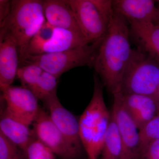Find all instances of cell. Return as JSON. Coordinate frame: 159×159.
I'll list each match as a JSON object with an SVG mask.
<instances>
[{"label": "cell", "mask_w": 159, "mask_h": 159, "mask_svg": "<svg viewBox=\"0 0 159 159\" xmlns=\"http://www.w3.org/2000/svg\"><path fill=\"white\" fill-rule=\"evenodd\" d=\"M43 70L34 64L25 65L19 67L16 77L19 80L22 86L31 90L39 79Z\"/></svg>", "instance_id": "44dd1931"}, {"label": "cell", "mask_w": 159, "mask_h": 159, "mask_svg": "<svg viewBox=\"0 0 159 159\" xmlns=\"http://www.w3.org/2000/svg\"><path fill=\"white\" fill-rule=\"evenodd\" d=\"M55 126L74 147L84 150L80 136L79 119L61 103L56 95L43 101Z\"/></svg>", "instance_id": "30bf717a"}, {"label": "cell", "mask_w": 159, "mask_h": 159, "mask_svg": "<svg viewBox=\"0 0 159 159\" xmlns=\"http://www.w3.org/2000/svg\"><path fill=\"white\" fill-rule=\"evenodd\" d=\"M33 132L43 142L61 159H80L83 152L74 147L51 120L48 113L41 110L33 123Z\"/></svg>", "instance_id": "52a82bcc"}, {"label": "cell", "mask_w": 159, "mask_h": 159, "mask_svg": "<svg viewBox=\"0 0 159 159\" xmlns=\"http://www.w3.org/2000/svg\"><path fill=\"white\" fill-rule=\"evenodd\" d=\"M88 44L89 43H87L82 34L55 28L52 37L40 49L37 55L66 51Z\"/></svg>", "instance_id": "e0dca14e"}, {"label": "cell", "mask_w": 159, "mask_h": 159, "mask_svg": "<svg viewBox=\"0 0 159 159\" xmlns=\"http://www.w3.org/2000/svg\"><path fill=\"white\" fill-rule=\"evenodd\" d=\"M103 84L94 75L93 97L79 119L80 136L88 159H98L110 123L111 112L103 97Z\"/></svg>", "instance_id": "7a4b0ae2"}, {"label": "cell", "mask_w": 159, "mask_h": 159, "mask_svg": "<svg viewBox=\"0 0 159 159\" xmlns=\"http://www.w3.org/2000/svg\"><path fill=\"white\" fill-rule=\"evenodd\" d=\"M128 24L125 18L114 11L93 66L103 85L113 95L121 91L122 77L132 51Z\"/></svg>", "instance_id": "6da1fadb"}, {"label": "cell", "mask_w": 159, "mask_h": 159, "mask_svg": "<svg viewBox=\"0 0 159 159\" xmlns=\"http://www.w3.org/2000/svg\"><path fill=\"white\" fill-rule=\"evenodd\" d=\"M122 151V142L119 130L111 113L110 123L98 159H121Z\"/></svg>", "instance_id": "ac0fdd59"}, {"label": "cell", "mask_w": 159, "mask_h": 159, "mask_svg": "<svg viewBox=\"0 0 159 159\" xmlns=\"http://www.w3.org/2000/svg\"><path fill=\"white\" fill-rule=\"evenodd\" d=\"M30 126L2 111L0 118V134L23 152L35 137Z\"/></svg>", "instance_id": "2e32d148"}, {"label": "cell", "mask_w": 159, "mask_h": 159, "mask_svg": "<svg viewBox=\"0 0 159 159\" xmlns=\"http://www.w3.org/2000/svg\"><path fill=\"white\" fill-rule=\"evenodd\" d=\"M43 11L46 21L54 28L82 34L74 12L66 0L43 1Z\"/></svg>", "instance_id": "9a60e30c"}, {"label": "cell", "mask_w": 159, "mask_h": 159, "mask_svg": "<svg viewBox=\"0 0 159 159\" xmlns=\"http://www.w3.org/2000/svg\"><path fill=\"white\" fill-rule=\"evenodd\" d=\"M152 0H112L114 11L129 22H154L158 8Z\"/></svg>", "instance_id": "5bb4252c"}, {"label": "cell", "mask_w": 159, "mask_h": 159, "mask_svg": "<svg viewBox=\"0 0 159 159\" xmlns=\"http://www.w3.org/2000/svg\"><path fill=\"white\" fill-rule=\"evenodd\" d=\"M121 94L125 110L139 130L159 114L157 104L153 97L121 93Z\"/></svg>", "instance_id": "7c38bea8"}, {"label": "cell", "mask_w": 159, "mask_h": 159, "mask_svg": "<svg viewBox=\"0 0 159 159\" xmlns=\"http://www.w3.org/2000/svg\"><path fill=\"white\" fill-rule=\"evenodd\" d=\"M102 39L66 51L26 56L21 66L34 64L58 79L67 71L77 67H93Z\"/></svg>", "instance_id": "5b68a950"}, {"label": "cell", "mask_w": 159, "mask_h": 159, "mask_svg": "<svg viewBox=\"0 0 159 159\" xmlns=\"http://www.w3.org/2000/svg\"><path fill=\"white\" fill-rule=\"evenodd\" d=\"M0 159H26L21 149L0 134Z\"/></svg>", "instance_id": "603a6c76"}, {"label": "cell", "mask_w": 159, "mask_h": 159, "mask_svg": "<svg viewBox=\"0 0 159 159\" xmlns=\"http://www.w3.org/2000/svg\"><path fill=\"white\" fill-rule=\"evenodd\" d=\"M154 97L156 101L157 104L159 113V83L157 88L156 92Z\"/></svg>", "instance_id": "484cf974"}, {"label": "cell", "mask_w": 159, "mask_h": 159, "mask_svg": "<svg viewBox=\"0 0 159 159\" xmlns=\"http://www.w3.org/2000/svg\"><path fill=\"white\" fill-rule=\"evenodd\" d=\"M159 139V113L139 130L140 156L151 143Z\"/></svg>", "instance_id": "ffe728a7"}, {"label": "cell", "mask_w": 159, "mask_h": 159, "mask_svg": "<svg viewBox=\"0 0 159 159\" xmlns=\"http://www.w3.org/2000/svg\"><path fill=\"white\" fill-rule=\"evenodd\" d=\"M159 83V63L139 49H133L122 77L120 92L154 97Z\"/></svg>", "instance_id": "277c9868"}, {"label": "cell", "mask_w": 159, "mask_h": 159, "mask_svg": "<svg viewBox=\"0 0 159 159\" xmlns=\"http://www.w3.org/2000/svg\"><path fill=\"white\" fill-rule=\"evenodd\" d=\"M26 159H55L56 156L44 144L34 137L24 150Z\"/></svg>", "instance_id": "7402d4cb"}, {"label": "cell", "mask_w": 159, "mask_h": 159, "mask_svg": "<svg viewBox=\"0 0 159 159\" xmlns=\"http://www.w3.org/2000/svg\"><path fill=\"white\" fill-rule=\"evenodd\" d=\"M19 66L17 45L14 38L7 31L0 30V89L11 86Z\"/></svg>", "instance_id": "8fae6325"}, {"label": "cell", "mask_w": 159, "mask_h": 159, "mask_svg": "<svg viewBox=\"0 0 159 159\" xmlns=\"http://www.w3.org/2000/svg\"><path fill=\"white\" fill-rule=\"evenodd\" d=\"M88 43L103 38L114 14L111 0H66Z\"/></svg>", "instance_id": "8992f818"}, {"label": "cell", "mask_w": 159, "mask_h": 159, "mask_svg": "<svg viewBox=\"0 0 159 159\" xmlns=\"http://www.w3.org/2000/svg\"><path fill=\"white\" fill-rule=\"evenodd\" d=\"M12 7V1L0 0V23L9 16Z\"/></svg>", "instance_id": "d4e9b609"}, {"label": "cell", "mask_w": 159, "mask_h": 159, "mask_svg": "<svg viewBox=\"0 0 159 159\" xmlns=\"http://www.w3.org/2000/svg\"><path fill=\"white\" fill-rule=\"evenodd\" d=\"M130 39L137 49L159 63V25L153 22H129Z\"/></svg>", "instance_id": "4fadbf2b"}, {"label": "cell", "mask_w": 159, "mask_h": 159, "mask_svg": "<svg viewBox=\"0 0 159 159\" xmlns=\"http://www.w3.org/2000/svg\"><path fill=\"white\" fill-rule=\"evenodd\" d=\"M4 111L28 125L33 124L41 109L38 99L29 89L11 86L1 91Z\"/></svg>", "instance_id": "ba28073f"}, {"label": "cell", "mask_w": 159, "mask_h": 159, "mask_svg": "<svg viewBox=\"0 0 159 159\" xmlns=\"http://www.w3.org/2000/svg\"><path fill=\"white\" fill-rule=\"evenodd\" d=\"M154 23L155 24H157L159 25V8H158L157 11L156 17V19L155 20V21Z\"/></svg>", "instance_id": "4316f807"}, {"label": "cell", "mask_w": 159, "mask_h": 159, "mask_svg": "<svg viewBox=\"0 0 159 159\" xmlns=\"http://www.w3.org/2000/svg\"><path fill=\"white\" fill-rule=\"evenodd\" d=\"M139 159H159V139L151 143L140 154Z\"/></svg>", "instance_id": "cb8c5ba5"}, {"label": "cell", "mask_w": 159, "mask_h": 159, "mask_svg": "<svg viewBox=\"0 0 159 159\" xmlns=\"http://www.w3.org/2000/svg\"><path fill=\"white\" fill-rule=\"evenodd\" d=\"M111 113L119 130L122 151L121 159H139V130L125 110L120 92L114 94Z\"/></svg>", "instance_id": "9c48e42d"}, {"label": "cell", "mask_w": 159, "mask_h": 159, "mask_svg": "<svg viewBox=\"0 0 159 159\" xmlns=\"http://www.w3.org/2000/svg\"><path fill=\"white\" fill-rule=\"evenodd\" d=\"M157 2L158 3V5L159 6V1H157Z\"/></svg>", "instance_id": "83f0119b"}, {"label": "cell", "mask_w": 159, "mask_h": 159, "mask_svg": "<svg viewBox=\"0 0 159 159\" xmlns=\"http://www.w3.org/2000/svg\"><path fill=\"white\" fill-rule=\"evenodd\" d=\"M57 79L54 75L43 71L36 84L30 91L38 99L43 102L51 96L56 95Z\"/></svg>", "instance_id": "d6986e66"}, {"label": "cell", "mask_w": 159, "mask_h": 159, "mask_svg": "<svg viewBox=\"0 0 159 159\" xmlns=\"http://www.w3.org/2000/svg\"><path fill=\"white\" fill-rule=\"evenodd\" d=\"M45 21L43 1H12L11 12L0 23V30L9 32L15 40L19 65L27 55L31 40Z\"/></svg>", "instance_id": "3957f363"}]
</instances>
